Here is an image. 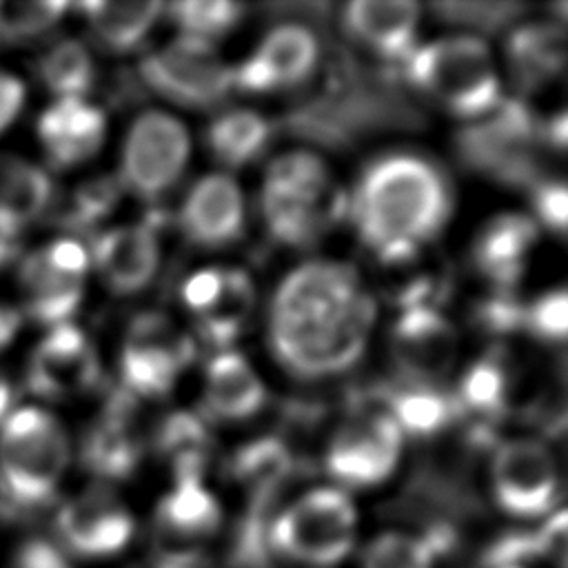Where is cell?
Listing matches in <instances>:
<instances>
[{
	"instance_id": "cell-25",
	"label": "cell",
	"mask_w": 568,
	"mask_h": 568,
	"mask_svg": "<svg viewBox=\"0 0 568 568\" xmlns=\"http://www.w3.org/2000/svg\"><path fill=\"white\" fill-rule=\"evenodd\" d=\"M51 202V184L38 166L0 155V244L33 222Z\"/></svg>"
},
{
	"instance_id": "cell-34",
	"label": "cell",
	"mask_w": 568,
	"mask_h": 568,
	"mask_svg": "<svg viewBox=\"0 0 568 568\" xmlns=\"http://www.w3.org/2000/svg\"><path fill=\"white\" fill-rule=\"evenodd\" d=\"M38 73L60 98H82L93 80V62L80 42L62 40L40 58Z\"/></svg>"
},
{
	"instance_id": "cell-27",
	"label": "cell",
	"mask_w": 568,
	"mask_h": 568,
	"mask_svg": "<svg viewBox=\"0 0 568 568\" xmlns=\"http://www.w3.org/2000/svg\"><path fill=\"white\" fill-rule=\"evenodd\" d=\"M386 406L397 428L413 437H433L459 415L453 395L439 390L437 384L419 382L390 388L386 393Z\"/></svg>"
},
{
	"instance_id": "cell-4",
	"label": "cell",
	"mask_w": 568,
	"mask_h": 568,
	"mask_svg": "<svg viewBox=\"0 0 568 568\" xmlns=\"http://www.w3.org/2000/svg\"><path fill=\"white\" fill-rule=\"evenodd\" d=\"M406 78L459 118H481L504 100L490 51L475 36H450L415 47L406 58Z\"/></svg>"
},
{
	"instance_id": "cell-26",
	"label": "cell",
	"mask_w": 568,
	"mask_h": 568,
	"mask_svg": "<svg viewBox=\"0 0 568 568\" xmlns=\"http://www.w3.org/2000/svg\"><path fill=\"white\" fill-rule=\"evenodd\" d=\"M506 51L517 82L535 89L564 71L566 36L552 22L521 24L510 33Z\"/></svg>"
},
{
	"instance_id": "cell-40",
	"label": "cell",
	"mask_w": 568,
	"mask_h": 568,
	"mask_svg": "<svg viewBox=\"0 0 568 568\" xmlns=\"http://www.w3.org/2000/svg\"><path fill=\"white\" fill-rule=\"evenodd\" d=\"M521 326L544 342H564L568 326V297L564 288L548 291L524 308Z\"/></svg>"
},
{
	"instance_id": "cell-44",
	"label": "cell",
	"mask_w": 568,
	"mask_h": 568,
	"mask_svg": "<svg viewBox=\"0 0 568 568\" xmlns=\"http://www.w3.org/2000/svg\"><path fill=\"white\" fill-rule=\"evenodd\" d=\"M13 568H71L62 550L44 539H29L16 550Z\"/></svg>"
},
{
	"instance_id": "cell-19",
	"label": "cell",
	"mask_w": 568,
	"mask_h": 568,
	"mask_svg": "<svg viewBox=\"0 0 568 568\" xmlns=\"http://www.w3.org/2000/svg\"><path fill=\"white\" fill-rule=\"evenodd\" d=\"M346 33L384 60H402L413 53L419 24V7L408 0H353L342 16Z\"/></svg>"
},
{
	"instance_id": "cell-21",
	"label": "cell",
	"mask_w": 568,
	"mask_h": 568,
	"mask_svg": "<svg viewBox=\"0 0 568 568\" xmlns=\"http://www.w3.org/2000/svg\"><path fill=\"white\" fill-rule=\"evenodd\" d=\"M93 260L111 291L120 295L138 293L158 271L160 248L155 233L142 224L115 226L95 240Z\"/></svg>"
},
{
	"instance_id": "cell-1",
	"label": "cell",
	"mask_w": 568,
	"mask_h": 568,
	"mask_svg": "<svg viewBox=\"0 0 568 568\" xmlns=\"http://www.w3.org/2000/svg\"><path fill=\"white\" fill-rule=\"evenodd\" d=\"M375 304L337 262H306L288 273L271 304V348L300 377L351 368L364 353Z\"/></svg>"
},
{
	"instance_id": "cell-6",
	"label": "cell",
	"mask_w": 568,
	"mask_h": 568,
	"mask_svg": "<svg viewBox=\"0 0 568 568\" xmlns=\"http://www.w3.org/2000/svg\"><path fill=\"white\" fill-rule=\"evenodd\" d=\"M326 191L328 173L317 155H280L266 171L260 197L268 233L288 246L313 242L326 217Z\"/></svg>"
},
{
	"instance_id": "cell-3",
	"label": "cell",
	"mask_w": 568,
	"mask_h": 568,
	"mask_svg": "<svg viewBox=\"0 0 568 568\" xmlns=\"http://www.w3.org/2000/svg\"><path fill=\"white\" fill-rule=\"evenodd\" d=\"M69 464V442L47 410L20 408L0 433V490L9 513L44 506Z\"/></svg>"
},
{
	"instance_id": "cell-46",
	"label": "cell",
	"mask_w": 568,
	"mask_h": 568,
	"mask_svg": "<svg viewBox=\"0 0 568 568\" xmlns=\"http://www.w3.org/2000/svg\"><path fill=\"white\" fill-rule=\"evenodd\" d=\"M20 328V315L16 308L0 304V348H4Z\"/></svg>"
},
{
	"instance_id": "cell-15",
	"label": "cell",
	"mask_w": 568,
	"mask_h": 568,
	"mask_svg": "<svg viewBox=\"0 0 568 568\" xmlns=\"http://www.w3.org/2000/svg\"><path fill=\"white\" fill-rule=\"evenodd\" d=\"M390 353L408 382L437 384L455 362L457 335L433 306H408L393 326Z\"/></svg>"
},
{
	"instance_id": "cell-45",
	"label": "cell",
	"mask_w": 568,
	"mask_h": 568,
	"mask_svg": "<svg viewBox=\"0 0 568 568\" xmlns=\"http://www.w3.org/2000/svg\"><path fill=\"white\" fill-rule=\"evenodd\" d=\"M22 100H24L22 82L0 71V131L18 115Z\"/></svg>"
},
{
	"instance_id": "cell-8",
	"label": "cell",
	"mask_w": 568,
	"mask_h": 568,
	"mask_svg": "<svg viewBox=\"0 0 568 568\" xmlns=\"http://www.w3.org/2000/svg\"><path fill=\"white\" fill-rule=\"evenodd\" d=\"M142 80L166 100L206 109L226 98L233 87V69L222 62L211 42L180 36L140 64Z\"/></svg>"
},
{
	"instance_id": "cell-9",
	"label": "cell",
	"mask_w": 568,
	"mask_h": 568,
	"mask_svg": "<svg viewBox=\"0 0 568 568\" xmlns=\"http://www.w3.org/2000/svg\"><path fill=\"white\" fill-rule=\"evenodd\" d=\"M189 133L162 111L142 113L129 129L122 149V184L140 197L169 191L189 162Z\"/></svg>"
},
{
	"instance_id": "cell-24",
	"label": "cell",
	"mask_w": 568,
	"mask_h": 568,
	"mask_svg": "<svg viewBox=\"0 0 568 568\" xmlns=\"http://www.w3.org/2000/svg\"><path fill=\"white\" fill-rule=\"evenodd\" d=\"M266 399V388L253 366L235 351L217 353L204 375V408L211 417L237 422L255 415Z\"/></svg>"
},
{
	"instance_id": "cell-37",
	"label": "cell",
	"mask_w": 568,
	"mask_h": 568,
	"mask_svg": "<svg viewBox=\"0 0 568 568\" xmlns=\"http://www.w3.org/2000/svg\"><path fill=\"white\" fill-rule=\"evenodd\" d=\"M435 544L419 535L384 532L375 537L362 557V568H433Z\"/></svg>"
},
{
	"instance_id": "cell-32",
	"label": "cell",
	"mask_w": 568,
	"mask_h": 568,
	"mask_svg": "<svg viewBox=\"0 0 568 568\" xmlns=\"http://www.w3.org/2000/svg\"><path fill=\"white\" fill-rule=\"evenodd\" d=\"M158 448L171 462L175 479H202L211 437L200 417L180 410L162 422L158 430Z\"/></svg>"
},
{
	"instance_id": "cell-33",
	"label": "cell",
	"mask_w": 568,
	"mask_h": 568,
	"mask_svg": "<svg viewBox=\"0 0 568 568\" xmlns=\"http://www.w3.org/2000/svg\"><path fill=\"white\" fill-rule=\"evenodd\" d=\"M293 466L291 453L284 442L275 437H262L242 446L233 462L231 470L233 477L246 484L251 490L268 497L271 490L288 475Z\"/></svg>"
},
{
	"instance_id": "cell-29",
	"label": "cell",
	"mask_w": 568,
	"mask_h": 568,
	"mask_svg": "<svg viewBox=\"0 0 568 568\" xmlns=\"http://www.w3.org/2000/svg\"><path fill=\"white\" fill-rule=\"evenodd\" d=\"M253 302L255 291L251 277L242 268H224L220 293L211 306L197 315V328L202 337L217 348L233 344L246 326Z\"/></svg>"
},
{
	"instance_id": "cell-43",
	"label": "cell",
	"mask_w": 568,
	"mask_h": 568,
	"mask_svg": "<svg viewBox=\"0 0 568 568\" xmlns=\"http://www.w3.org/2000/svg\"><path fill=\"white\" fill-rule=\"evenodd\" d=\"M222 271L224 268H202L184 282L182 297H184V304L193 311L195 317L200 313H204L211 306V302L215 300V295L220 293Z\"/></svg>"
},
{
	"instance_id": "cell-42",
	"label": "cell",
	"mask_w": 568,
	"mask_h": 568,
	"mask_svg": "<svg viewBox=\"0 0 568 568\" xmlns=\"http://www.w3.org/2000/svg\"><path fill=\"white\" fill-rule=\"evenodd\" d=\"M532 206L537 217L557 235L566 231L568 217V193L561 180H544L535 184L532 191Z\"/></svg>"
},
{
	"instance_id": "cell-7",
	"label": "cell",
	"mask_w": 568,
	"mask_h": 568,
	"mask_svg": "<svg viewBox=\"0 0 568 568\" xmlns=\"http://www.w3.org/2000/svg\"><path fill=\"white\" fill-rule=\"evenodd\" d=\"M539 126L530 109L519 100H501L479 122L466 126L457 138L466 164L510 184L532 182L535 144Z\"/></svg>"
},
{
	"instance_id": "cell-16",
	"label": "cell",
	"mask_w": 568,
	"mask_h": 568,
	"mask_svg": "<svg viewBox=\"0 0 568 568\" xmlns=\"http://www.w3.org/2000/svg\"><path fill=\"white\" fill-rule=\"evenodd\" d=\"M320 58V47L302 24H280L266 33L260 47L237 69H233V87L242 91H275L304 82Z\"/></svg>"
},
{
	"instance_id": "cell-39",
	"label": "cell",
	"mask_w": 568,
	"mask_h": 568,
	"mask_svg": "<svg viewBox=\"0 0 568 568\" xmlns=\"http://www.w3.org/2000/svg\"><path fill=\"white\" fill-rule=\"evenodd\" d=\"M118 200V182L111 178H95L71 193L62 211V220L73 226H91L102 220Z\"/></svg>"
},
{
	"instance_id": "cell-2",
	"label": "cell",
	"mask_w": 568,
	"mask_h": 568,
	"mask_svg": "<svg viewBox=\"0 0 568 568\" xmlns=\"http://www.w3.org/2000/svg\"><path fill=\"white\" fill-rule=\"evenodd\" d=\"M450 213V189L430 160L388 153L373 160L353 193L351 215L364 244L388 264H402L433 240Z\"/></svg>"
},
{
	"instance_id": "cell-17",
	"label": "cell",
	"mask_w": 568,
	"mask_h": 568,
	"mask_svg": "<svg viewBox=\"0 0 568 568\" xmlns=\"http://www.w3.org/2000/svg\"><path fill=\"white\" fill-rule=\"evenodd\" d=\"M100 377L98 355L87 335L64 322L38 344L29 364V386L44 397H71Z\"/></svg>"
},
{
	"instance_id": "cell-28",
	"label": "cell",
	"mask_w": 568,
	"mask_h": 568,
	"mask_svg": "<svg viewBox=\"0 0 568 568\" xmlns=\"http://www.w3.org/2000/svg\"><path fill=\"white\" fill-rule=\"evenodd\" d=\"M222 519L217 499L202 479H175V486L158 504L162 532L175 539H202L217 530Z\"/></svg>"
},
{
	"instance_id": "cell-5",
	"label": "cell",
	"mask_w": 568,
	"mask_h": 568,
	"mask_svg": "<svg viewBox=\"0 0 568 568\" xmlns=\"http://www.w3.org/2000/svg\"><path fill=\"white\" fill-rule=\"evenodd\" d=\"M357 510L342 488L322 486L291 501L268 524V548L282 557L308 566L331 568L355 544Z\"/></svg>"
},
{
	"instance_id": "cell-12",
	"label": "cell",
	"mask_w": 568,
	"mask_h": 568,
	"mask_svg": "<svg viewBox=\"0 0 568 568\" xmlns=\"http://www.w3.org/2000/svg\"><path fill=\"white\" fill-rule=\"evenodd\" d=\"M402 453V430L386 410L344 424L326 448L328 475L348 488H371L390 477Z\"/></svg>"
},
{
	"instance_id": "cell-36",
	"label": "cell",
	"mask_w": 568,
	"mask_h": 568,
	"mask_svg": "<svg viewBox=\"0 0 568 568\" xmlns=\"http://www.w3.org/2000/svg\"><path fill=\"white\" fill-rule=\"evenodd\" d=\"M244 13V4L226 0H189L169 4V16L182 29V36H191L204 42L231 31Z\"/></svg>"
},
{
	"instance_id": "cell-35",
	"label": "cell",
	"mask_w": 568,
	"mask_h": 568,
	"mask_svg": "<svg viewBox=\"0 0 568 568\" xmlns=\"http://www.w3.org/2000/svg\"><path fill=\"white\" fill-rule=\"evenodd\" d=\"M455 404L481 417H497L506 406V373L497 359L486 357L475 362L459 379Z\"/></svg>"
},
{
	"instance_id": "cell-18",
	"label": "cell",
	"mask_w": 568,
	"mask_h": 568,
	"mask_svg": "<svg viewBox=\"0 0 568 568\" xmlns=\"http://www.w3.org/2000/svg\"><path fill=\"white\" fill-rule=\"evenodd\" d=\"M184 237L204 248H220L240 237L244 229V197L235 180L222 173L204 175L180 209Z\"/></svg>"
},
{
	"instance_id": "cell-13",
	"label": "cell",
	"mask_w": 568,
	"mask_h": 568,
	"mask_svg": "<svg viewBox=\"0 0 568 568\" xmlns=\"http://www.w3.org/2000/svg\"><path fill=\"white\" fill-rule=\"evenodd\" d=\"M89 253L75 240H58L20 266L27 313L42 324H64L82 300Z\"/></svg>"
},
{
	"instance_id": "cell-38",
	"label": "cell",
	"mask_w": 568,
	"mask_h": 568,
	"mask_svg": "<svg viewBox=\"0 0 568 568\" xmlns=\"http://www.w3.org/2000/svg\"><path fill=\"white\" fill-rule=\"evenodd\" d=\"M64 2H0V38L24 40L53 27Z\"/></svg>"
},
{
	"instance_id": "cell-31",
	"label": "cell",
	"mask_w": 568,
	"mask_h": 568,
	"mask_svg": "<svg viewBox=\"0 0 568 568\" xmlns=\"http://www.w3.org/2000/svg\"><path fill=\"white\" fill-rule=\"evenodd\" d=\"M271 140V124L255 111H226L206 133L209 149L226 166H244L260 158Z\"/></svg>"
},
{
	"instance_id": "cell-14",
	"label": "cell",
	"mask_w": 568,
	"mask_h": 568,
	"mask_svg": "<svg viewBox=\"0 0 568 568\" xmlns=\"http://www.w3.org/2000/svg\"><path fill=\"white\" fill-rule=\"evenodd\" d=\"M55 530L69 552L87 559H104L126 548L135 532V521L113 490L93 486L58 510Z\"/></svg>"
},
{
	"instance_id": "cell-20",
	"label": "cell",
	"mask_w": 568,
	"mask_h": 568,
	"mask_svg": "<svg viewBox=\"0 0 568 568\" xmlns=\"http://www.w3.org/2000/svg\"><path fill=\"white\" fill-rule=\"evenodd\" d=\"M142 459V437L133 422V397L118 393L82 444L84 466L100 479H124Z\"/></svg>"
},
{
	"instance_id": "cell-23",
	"label": "cell",
	"mask_w": 568,
	"mask_h": 568,
	"mask_svg": "<svg viewBox=\"0 0 568 568\" xmlns=\"http://www.w3.org/2000/svg\"><path fill=\"white\" fill-rule=\"evenodd\" d=\"M537 240V224L517 213H506L490 220L481 231L473 248L479 273L506 293L526 268L528 253Z\"/></svg>"
},
{
	"instance_id": "cell-47",
	"label": "cell",
	"mask_w": 568,
	"mask_h": 568,
	"mask_svg": "<svg viewBox=\"0 0 568 568\" xmlns=\"http://www.w3.org/2000/svg\"><path fill=\"white\" fill-rule=\"evenodd\" d=\"M546 138H548V142H550L552 146L564 149V144H566V115H564V113H559L557 118H552V120L548 122Z\"/></svg>"
},
{
	"instance_id": "cell-48",
	"label": "cell",
	"mask_w": 568,
	"mask_h": 568,
	"mask_svg": "<svg viewBox=\"0 0 568 568\" xmlns=\"http://www.w3.org/2000/svg\"><path fill=\"white\" fill-rule=\"evenodd\" d=\"M9 384L4 382V377L0 375V419L4 417V413H7V406H9Z\"/></svg>"
},
{
	"instance_id": "cell-41",
	"label": "cell",
	"mask_w": 568,
	"mask_h": 568,
	"mask_svg": "<svg viewBox=\"0 0 568 568\" xmlns=\"http://www.w3.org/2000/svg\"><path fill=\"white\" fill-rule=\"evenodd\" d=\"M435 11L450 22L493 31L513 20L521 7L515 2H439L435 4Z\"/></svg>"
},
{
	"instance_id": "cell-30",
	"label": "cell",
	"mask_w": 568,
	"mask_h": 568,
	"mask_svg": "<svg viewBox=\"0 0 568 568\" xmlns=\"http://www.w3.org/2000/svg\"><path fill=\"white\" fill-rule=\"evenodd\" d=\"M80 9L87 13L89 24L100 40L111 51L135 49L158 16L162 13V2H84Z\"/></svg>"
},
{
	"instance_id": "cell-22",
	"label": "cell",
	"mask_w": 568,
	"mask_h": 568,
	"mask_svg": "<svg viewBox=\"0 0 568 568\" xmlns=\"http://www.w3.org/2000/svg\"><path fill=\"white\" fill-rule=\"evenodd\" d=\"M104 129V113L82 98H60L38 124L49 162L60 169L89 160L102 146Z\"/></svg>"
},
{
	"instance_id": "cell-10",
	"label": "cell",
	"mask_w": 568,
	"mask_h": 568,
	"mask_svg": "<svg viewBox=\"0 0 568 568\" xmlns=\"http://www.w3.org/2000/svg\"><path fill=\"white\" fill-rule=\"evenodd\" d=\"M497 506L521 519L552 515L559 499V470L552 453L535 439H513L497 448L490 464Z\"/></svg>"
},
{
	"instance_id": "cell-11",
	"label": "cell",
	"mask_w": 568,
	"mask_h": 568,
	"mask_svg": "<svg viewBox=\"0 0 568 568\" xmlns=\"http://www.w3.org/2000/svg\"><path fill=\"white\" fill-rule=\"evenodd\" d=\"M193 357V344L158 313L133 320L120 355V373L131 397L166 395Z\"/></svg>"
}]
</instances>
